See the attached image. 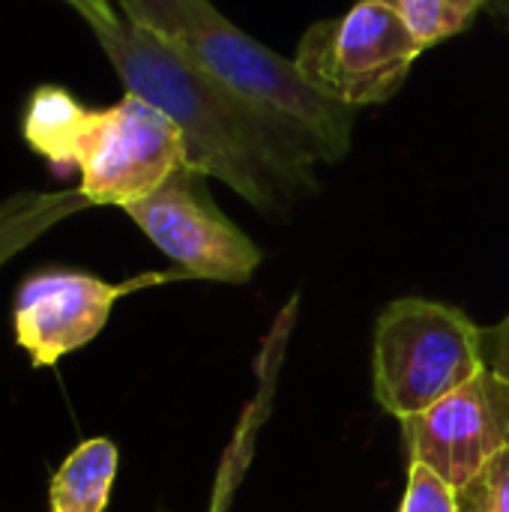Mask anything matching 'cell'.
<instances>
[{"label": "cell", "instance_id": "obj_17", "mask_svg": "<svg viewBox=\"0 0 509 512\" xmlns=\"http://www.w3.org/2000/svg\"><path fill=\"white\" fill-rule=\"evenodd\" d=\"M387 3H396V0H387Z\"/></svg>", "mask_w": 509, "mask_h": 512}, {"label": "cell", "instance_id": "obj_4", "mask_svg": "<svg viewBox=\"0 0 509 512\" xmlns=\"http://www.w3.org/2000/svg\"><path fill=\"white\" fill-rule=\"evenodd\" d=\"M54 168H78V192L102 207H129L186 168L183 135L168 114L126 93L108 108H84Z\"/></svg>", "mask_w": 509, "mask_h": 512}, {"label": "cell", "instance_id": "obj_3", "mask_svg": "<svg viewBox=\"0 0 509 512\" xmlns=\"http://www.w3.org/2000/svg\"><path fill=\"white\" fill-rule=\"evenodd\" d=\"M483 369V330L462 309L405 297L381 312L372 381L378 405L399 423L435 408Z\"/></svg>", "mask_w": 509, "mask_h": 512}, {"label": "cell", "instance_id": "obj_5", "mask_svg": "<svg viewBox=\"0 0 509 512\" xmlns=\"http://www.w3.org/2000/svg\"><path fill=\"white\" fill-rule=\"evenodd\" d=\"M423 45L396 3L357 0L342 18L315 21L297 45L300 75L327 99L360 111L393 99Z\"/></svg>", "mask_w": 509, "mask_h": 512}, {"label": "cell", "instance_id": "obj_10", "mask_svg": "<svg viewBox=\"0 0 509 512\" xmlns=\"http://www.w3.org/2000/svg\"><path fill=\"white\" fill-rule=\"evenodd\" d=\"M93 207L78 189L63 192H18L0 201V267L51 231L57 222Z\"/></svg>", "mask_w": 509, "mask_h": 512}, {"label": "cell", "instance_id": "obj_12", "mask_svg": "<svg viewBox=\"0 0 509 512\" xmlns=\"http://www.w3.org/2000/svg\"><path fill=\"white\" fill-rule=\"evenodd\" d=\"M462 512H509V450L492 459L462 492Z\"/></svg>", "mask_w": 509, "mask_h": 512}, {"label": "cell", "instance_id": "obj_6", "mask_svg": "<svg viewBox=\"0 0 509 512\" xmlns=\"http://www.w3.org/2000/svg\"><path fill=\"white\" fill-rule=\"evenodd\" d=\"M126 216L189 276L213 282H249L261 249L246 237L204 189V174L180 168L153 195L126 207Z\"/></svg>", "mask_w": 509, "mask_h": 512}, {"label": "cell", "instance_id": "obj_16", "mask_svg": "<svg viewBox=\"0 0 509 512\" xmlns=\"http://www.w3.org/2000/svg\"><path fill=\"white\" fill-rule=\"evenodd\" d=\"M486 6H489L495 15H501L509 24V0H486Z\"/></svg>", "mask_w": 509, "mask_h": 512}, {"label": "cell", "instance_id": "obj_11", "mask_svg": "<svg viewBox=\"0 0 509 512\" xmlns=\"http://www.w3.org/2000/svg\"><path fill=\"white\" fill-rule=\"evenodd\" d=\"M408 30L426 48L465 33L486 0H396Z\"/></svg>", "mask_w": 509, "mask_h": 512}, {"label": "cell", "instance_id": "obj_14", "mask_svg": "<svg viewBox=\"0 0 509 512\" xmlns=\"http://www.w3.org/2000/svg\"><path fill=\"white\" fill-rule=\"evenodd\" d=\"M483 354L489 369L509 378V315L501 324L483 330Z\"/></svg>", "mask_w": 509, "mask_h": 512}, {"label": "cell", "instance_id": "obj_2", "mask_svg": "<svg viewBox=\"0 0 509 512\" xmlns=\"http://www.w3.org/2000/svg\"><path fill=\"white\" fill-rule=\"evenodd\" d=\"M120 15L165 39L192 66L303 129L324 162H342L351 150L357 111L318 93L294 60L252 39L210 0H114Z\"/></svg>", "mask_w": 509, "mask_h": 512}, {"label": "cell", "instance_id": "obj_15", "mask_svg": "<svg viewBox=\"0 0 509 512\" xmlns=\"http://www.w3.org/2000/svg\"><path fill=\"white\" fill-rule=\"evenodd\" d=\"M63 3H69L87 21L90 30L93 27H111V24L120 21V12L114 9V0H63Z\"/></svg>", "mask_w": 509, "mask_h": 512}, {"label": "cell", "instance_id": "obj_9", "mask_svg": "<svg viewBox=\"0 0 509 512\" xmlns=\"http://www.w3.org/2000/svg\"><path fill=\"white\" fill-rule=\"evenodd\" d=\"M117 462V447L108 438H90L75 447L51 477V512H105Z\"/></svg>", "mask_w": 509, "mask_h": 512}, {"label": "cell", "instance_id": "obj_1", "mask_svg": "<svg viewBox=\"0 0 509 512\" xmlns=\"http://www.w3.org/2000/svg\"><path fill=\"white\" fill-rule=\"evenodd\" d=\"M93 36L126 93L174 120L186 168L222 180L264 216H288L318 189L315 168L324 156L303 129L219 84L123 15L111 27H93Z\"/></svg>", "mask_w": 509, "mask_h": 512}, {"label": "cell", "instance_id": "obj_13", "mask_svg": "<svg viewBox=\"0 0 509 512\" xmlns=\"http://www.w3.org/2000/svg\"><path fill=\"white\" fill-rule=\"evenodd\" d=\"M399 512H462L459 492L420 462L408 465V489Z\"/></svg>", "mask_w": 509, "mask_h": 512}, {"label": "cell", "instance_id": "obj_8", "mask_svg": "<svg viewBox=\"0 0 509 512\" xmlns=\"http://www.w3.org/2000/svg\"><path fill=\"white\" fill-rule=\"evenodd\" d=\"M156 282V276L126 285L102 282L75 270H42L27 276L15 294V336L30 354L33 366H54L60 357L84 348L105 327L114 303L138 288Z\"/></svg>", "mask_w": 509, "mask_h": 512}, {"label": "cell", "instance_id": "obj_7", "mask_svg": "<svg viewBox=\"0 0 509 512\" xmlns=\"http://www.w3.org/2000/svg\"><path fill=\"white\" fill-rule=\"evenodd\" d=\"M411 462L462 492L492 459L509 450V378L483 369L435 408L402 420Z\"/></svg>", "mask_w": 509, "mask_h": 512}]
</instances>
